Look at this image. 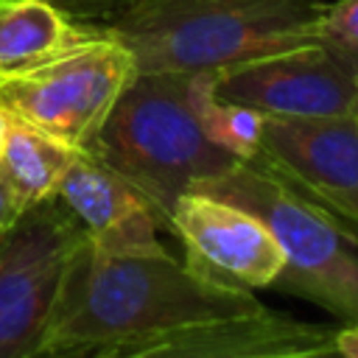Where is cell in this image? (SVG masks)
Here are the masks:
<instances>
[{
  "mask_svg": "<svg viewBox=\"0 0 358 358\" xmlns=\"http://www.w3.org/2000/svg\"><path fill=\"white\" fill-rule=\"evenodd\" d=\"M260 310L266 305L249 288L210 280L168 249L117 255L101 252L84 238L67 263L39 358H81L103 347Z\"/></svg>",
  "mask_w": 358,
  "mask_h": 358,
  "instance_id": "6da1fadb",
  "label": "cell"
},
{
  "mask_svg": "<svg viewBox=\"0 0 358 358\" xmlns=\"http://www.w3.org/2000/svg\"><path fill=\"white\" fill-rule=\"evenodd\" d=\"M322 0H123L103 28L137 73H218L313 45Z\"/></svg>",
  "mask_w": 358,
  "mask_h": 358,
  "instance_id": "7a4b0ae2",
  "label": "cell"
},
{
  "mask_svg": "<svg viewBox=\"0 0 358 358\" xmlns=\"http://www.w3.org/2000/svg\"><path fill=\"white\" fill-rule=\"evenodd\" d=\"M87 154L131 182L162 229L182 193L243 162L207 137L193 101V73H137L112 103Z\"/></svg>",
  "mask_w": 358,
  "mask_h": 358,
  "instance_id": "3957f363",
  "label": "cell"
},
{
  "mask_svg": "<svg viewBox=\"0 0 358 358\" xmlns=\"http://www.w3.org/2000/svg\"><path fill=\"white\" fill-rule=\"evenodd\" d=\"M193 190L232 201L271 229L282 252V268L271 285L322 305L341 322H358V229L350 221L260 157L243 159Z\"/></svg>",
  "mask_w": 358,
  "mask_h": 358,
  "instance_id": "277c9868",
  "label": "cell"
},
{
  "mask_svg": "<svg viewBox=\"0 0 358 358\" xmlns=\"http://www.w3.org/2000/svg\"><path fill=\"white\" fill-rule=\"evenodd\" d=\"M134 76L137 67L129 48L103 28H90L84 39L53 59L0 76V106L70 148L87 151Z\"/></svg>",
  "mask_w": 358,
  "mask_h": 358,
  "instance_id": "5b68a950",
  "label": "cell"
},
{
  "mask_svg": "<svg viewBox=\"0 0 358 358\" xmlns=\"http://www.w3.org/2000/svg\"><path fill=\"white\" fill-rule=\"evenodd\" d=\"M81 227L53 196L0 235V358H39Z\"/></svg>",
  "mask_w": 358,
  "mask_h": 358,
  "instance_id": "8992f818",
  "label": "cell"
},
{
  "mask_svg": "<svg viewBox=\"0 0 358 358\" xmlns=\"http://www.w3.org/2000/svg\"><path fill=\"white\" fill-rule=\"evenodd\" d=\"M213 95L260 115H358V78L316 42L213 73Z\"/></svg>",
  "mask_w": 358,
  "mask_h": 358,
  "instance_id": "52a82bcc",
  "label": "cell"
},
{
  "mask_svg": "<svg viewBox=\"0 0 358 358\" xmlns=\"http://www.w3.org/2000/svg\"><path fill=\"white\" fill-rule=\"evenodd\" d=\"M255 157L344 221L358 224V115H263Z\"/></svg>",
  "mask_w": 358,
  "mask_h": 358,
  "instance_id": "ba28073f",
  "label": "cell"
},
{
  "mask_svg": "<svg viewBox=\"0 0 358 358\" xmlns=\"http://www.w3.org/2000/svg\"><path fill=\"white\" fill-rule=\"evenodd\" d=\"M168 232L182 241L193 271L235 288H266L282 268L280 243L255 213L201 190L179 196Z\"/></svg>",
  "mask_w": 358,
  "mask_h": 358,
  "instance_id": "9c48e42d",
  "label": "cell"
},
{
  "mask_svg": "<svg viewBox=\"0 0 358 358\" xmlns=\"http://www.w3.org/2000/svg\"><path fill=\"white\" fill-rule=\"evenodd\" d=\"M341 324L302 322L260 310L182 327L148 341L103 347L81 358H302L336 347Z\"/></svg>",
  "mask_w": 358,
  "mask_h": 358,
  "instance_id": "30bf717a",
  "label": "cell"
},
{
  "mask_svg": "<svg viewBox=\"0 0 358 358\" xmlns=\"http://www.w3.org/2000/svg\"><path fill=\"white\" fill-rule=\"evenodd\" d=\"M56 199L101 252H159V218L148 199L87 151H78L64 171Z\"/></svg>",
  "mask_w": 358,
  "mask_h": 358,
  "instance_id": "8fae6325",
  "label": "cell"
},
{
  "mask_svg": "<svg viewBox=\"0 0 358 358\" xmlns=\"http://www.w3.org/2000/svg\"><path fill=\"white\" fill-rule=\"evenodd\" d=\"M76 154L78 151L67 143L8 115L6 140L0 148V182L25 213L56 196V187Z\"/></svg>",
  "mask_w": 358,
  "mask_h": 358,
  "instance_id": "7c38bea8",
  "label": "cell"
},
{
  "mask_svg": "<svg viewBox=\"0 0 358 358\" xmlns=\"http://www.w3.org/2000/svg\"><path fill=\"white\" fill-rule=\"evenodd\" d=\"M87 34L53 0H0V76L31 70Z\"/></svg>",
  "mask_w": 358,
  "mask_h": 358,
  "instance_id": "4fadbf2b",
  "label": "cell"
},
{
  "mask_svg": "<svg viewBox=\"0 0 358 358\" xmlns=\"http://www.w3.org/2000/svg\"><path fill=\"white\" fill-rule=\"evenodd\" d=\"M193 101L199 120L215 145L238 159H252L257 154L263 115L241 103L218 101L213 95V73H193Z\"/></svg>",
  "mask_w": 358,
  "mask_h": 358,
  "instance_id": "5bb4252c",
  "label": "cell"
},
{
  "mask_svg": "<svg viewBox=\"0 0 358 358\" xmlns=\"http://www.w3.org/2000/svg\"><path fill=\"white\" fill-rule=\"evenodd\" d=\"M316 45L358 78V0L324 3L316 22Z\"/></svg>",
  "mask_w": 358,
  "mask_h": 358,
  "instance_id": "9a60e30c",
  "label": "cell"
},
{
  "mask_svg": "<svg viewBox=\"0 0 358 358\" xmlns=\"http://www.w3.org/2000/svg\"><path fill=\"white\" fill-rule=\"evenodd\" d=\"M336 350L344 358H358V322H344L336 333Z\"/></svg>",
  "mask_w": 358,
  "mask_h": 358,
  "instance_id": "2e32d148",
  "label": "cell"
},
{
  "mask_svg": "<svg viewBox=\"0 0 358 358\" xmlns=\"http://www.w3.org/2000/svg\"><path fill=\"white\" fill-rule=\"evenodd\" d=\"M22 215V210L17 207V201L11 199V193H8V187L0 182V232H6V229H11L14 224H17V218Z\"/></svg>",
  "mask_w": 358,
  "mask_h": 358,
  "instance_id": "e0dca14e",
  "label": "cell"
},
{
  "mask_svg": "<svg viewBox=\"0 0 358 358\" xmlns=\"http://www.w3.org/2000/svg\"><path fill=\"white\" fill-rule=\"evenodd\" d=\"M302 358H344L336 347H327V350H319V352H310V355H302Z\"/></svg>",
  "mask_w": 358,
  "mask_h": 358,
  "instance_id": "ac0fdd59",
  "label": "cell"
},
{
  "mask_svg": "<svg viewBox=\"0 0 358 358\" xmlns=\"http://www.w3.org/2000/svg\"><path fill=\"white\" fill-rule=\"evenodd\" d=\"M6 123H8V112L0 106V148H3V140H6Z\"/></svg>",
  "mask_w": 358,
  "mask_h": 358,
  "instance_id": "d6986e66",
  "label": "cell"
},
{
  "mask_svg": "<svg viewBox=\"0 0 358 358\" xmlns=\"http://www.w3.org/2000/svg\"><path fill=\"white\" fill-rule=\"evenodd\" d=\"M42 358H73V355H42Z\"/></svg>",
  "mask_w": 358,
  "mask_h": 358,
  "instance_id": "ffe728a7",
  "label": "cell"
},
{
  "mask_svg": "<svg viewBox=\"0 0 358 358\" xmlns=\"http://www.w3.org/2000/svg\"><path fill=\"white\" fill-rule=\"evenodd\" d=\"M53 3H81V0H53Z\"/></svg>",
  "mask_w": 358,
  "mask_h": 358,
  "instance_id": "44dd1931",
  "label": "cell"
},
{
  "mask_svg": "<svg viewBox=\"0 0 358 358\" xmlns=\"http://www.w3.org/2000/svg\"><path fill=\"white\" fill-rule=\"evenodd\" d=\"M0 235H3V232H0Z\"/></svg>",
  "mask_w": 358,
  "mask_h": 358,
  "instance_id": "7402d4cb",
  "label": "cell"
}]
</instances>
